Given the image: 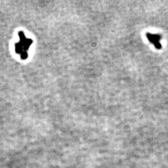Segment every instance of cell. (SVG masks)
<instances>
[{"instance_id":"1","label":"cell","mask_w":168,"mask_h":168,"mask_svg":"<svg viewBox=\"0 0 168 168\" xmlns=\"http://www.w3.org/2000/svg\"><path fill=\"white\" fill-rule=\"evenodd\" d=\"M146 36L148 40L154 45L156 49L159 50L162 48V45L160 43V40L161 39V36L158 34H151L150 33H147L146 34Z\"/></svg>"}]
</instances>
